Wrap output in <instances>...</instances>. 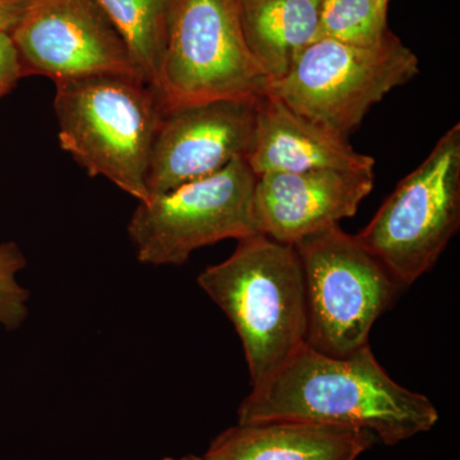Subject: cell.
<instances>
[{
  "mask_svg": "<svg viewBox=\"0 0 460 460\" xmlns=\"http://www.w3.org/2000/svg\"><path fill=\"white\" fill-rule=\"evenodd\" d=\"M11 36L25 75H45L54 84L100 75L144 80L95 0H31Z\"/></svg>",
  "mask_w": 460,
  "mask_h": 460,
  "instance_id": "9",
  "label": "cell"
},
{
  "mask_svg": "<svg viewBox=\"0 0 460 460\" xmlns=\"http://www.w3.org/2000/svg\"><path fill=\"white\" fill-rule=\"evenodd\" d=\"M459 226L460 124H454L356 238L404 288L432 269Z\"/></svg>",
  "mask_w": 460,
  "mask_h": 460,
  "instance_id": "6",
  "label": "cell"
},
{
  "mask_svg": "<svg viewBox=\"0 0 460 460\" xmlns=\"http://www.w3.org/2000/svg\"><path fill=\"white\" fill-rule=\"evenodd\" d=\"M26 268V257L13 242L0 244V326L20 328L29 316V290L17 280Z\"/></svg>",
  "mask_w": 460,
  "mask_h": 460,
  "instance_id": "17",
  "label": "cell"
},
{
  "mask_svg": "<svg viewBox=\"0 0 460 460\" xmlns=\"http://www.w3.org/2000/svg\"><path fill=\"white\" fill-rule=\"evenodd\" d=\"M438 420L434 402L396 383L370 344L345 357L304 344L252 385L238 408V423L296 420L366 429L389 447L431 431Z\"/></svg>",
  "mask_w": 460,
  "mask_h": 460,
  "instance_id": "1",
  "label": "cell"
},
{
  "mask_svg": "<svg viewBox=\"0 0 460 460\" xmlns=\"http://www.w3.org/2000/svg\"><path fill=\"white\" fill-rule=\"evenodd\" d=\"M23 75L22 63L11 33L0 32V98L13 89Z\"/></svg>",
  "mask_w": 460,
  "mask_h": 460,
  "instance_id": "18",
  "label": "cell"
},
{
  "mask_svg": "<svg viewBox=\"0 0 460 460\" xmlns=\"http://www.w3.org/2000/svg\"><path fill=\"white\" fill-rule=\"evenodd\" d=\"M377 443L359 429L296 420L237 423L211 441L205 460H357Z\"/></svg>",
  "mask_w": 460,
  "mask_h": 460,
  "instance_id": "13",
  "label": "cell"
},
{
  "mask_svg": "<svg viewBox=\"0 0 460 460\" xmlns=\"http://www.w3.org/2000/svg\"><path fill=\"white\" fill-rule=\"evenodd\" d=\"M390 0H321L319 39H330L356 47L383 40Z\"/></svg>",
  "mask_w": 460,
  "mask_h": 460,
  "instance_id": "16",
  "label": "cell"
},
{
  "mask_svg": "<svg viewBox=\"0 0 460 460\" xmlns=\"http://www.w3.org/2000/svg\"><path fill=\"white\" fill-rule=\"evenodd\" d=\"M321 0H239L248 49L270 83L289 74L296 59L319 40Z\"/></svg>",
  "mask_w": 460,
  "mask_h": 460,
  "instance_id": "14",
  "label": "cell"
},
{
  "mask_svg": "<svg viewBox=\"0 0 460 460\" xmlns=\"http://www.w3.org/2000/svg\"><path fill=\"white\" fill-rule=\"evenodd\" d=\"M122 36L145 83L156 90L172 0H95Z\"/></svg>",
  "mask_w": 460,
  "mask_h": 460,
  "instance_id": "15",
  "label": "cell"
},
{
  "mask_svg": "<svg viewBox=\"0 0 460 460\" xmlns=\"http://www.w3.org/2000/svg\"><path fill=\"white\" fill-rule=\"evenodd\" d=\"M374 186V172L337 169L259 175L253 195L257 232L295 244L354 217Z\"/></svg>",
  "mask_w": 460,
  "mask_h": 460,
  "instance_id": "11",
  "label": "cell"
},
{
  "mask_svg": "<svg viewBox=\"0 0 460 460\" xmlns=\"http://www.w3.org/2000/svg\"><path fill=\"white\" fill-rule=\"evenodd\" d=\"M246 160L257 177L320 169L374 172L376 164L347 138L296 113L270 93L257 102L255 138Z\"/></svg>",
  "mask_w": 460,
  "mask_h": 460,
  "instance_id": "12",
  "label": "cell"
},
{
  "mask_svg": "<svg viewBox=\"0 0 460 460\" xmlns=\"http://www.w3.org/2000/svg\"><path fill=\"white\" fill-rule=\"evenodd\" d=\"M56 84L59 144L91 177L147 201V172L164 107L132 75H100Z\"/></svg>",
  "mask_w": 460,
  "mask_h": 460,
  "instance_id": "3",
  "label": "cell"
},
{
  "mask_svg": "<svg viewBox=\"0 0 460 460\" xmlns=\"http://www.w3.org/2000/svg\"><path fill=\"white\" fill-rule=\"evenodd\" d=\"M270 84L244 40L239 0H172L155 90L164 109L259 100Z\"/></svg>",
  "mask_w": 460,
  "mask_h": 460,
  "instance_id": "7",
  "label": "cell"
},
{
  "mask_svg": "<svg viewBox=\"0 0 460 460\" xmlns=\"http://www.w3.org/2000/svg\"><path fill=\"white\" fill-rule=\"evenodd\" d=\"M416 54L393 33L375 45L356 47L319 39L269 93L296 113L348 138L390 91L419 74Z\"/></svg>",
  "mask_w": 460,
  "mask_h": 460,
  "instance_id": "5",
  "label": "cell"
},
{
  "mask_svg": "<svg viewBox=\"0 0 460 460\" xmlns=\"http://www.w3.org/2000/svg\"><path fill=\"white\" fill-rule=\"evenodd\" d=\"M163 460H205V459L202 458V456H192V454H190V456H180V458H172V456H168V458H164Z\"/></svg>",
  "mask_w": 460,
  "mask_h": 460,
  "instance_id": "20",
  "label": "cell"
},
{
  "mask_svg": "<svg viewBox=\"0 0 460 460\" xmlns=\"http://www.w3.org/2000/svg\"><path fill=\"white\" fill-rule=\"evenodd\" d=\"M293 246L305 277V344L332 357L361 349L402 287L339 224Z\"/></svg>",
  "mask_w": 460,
  "mask_h": 460,
  "instance_id": "4",
  "label": "cell"
},
{
  "mask_svg": "<svg viewBox=\"0 0 460 460\" xmlns=\"http://www.w3.org/2000/svg\"><path fill=\"white\" fill-rule=\"evenodd\" d=\"M256 181L247 160L238 157L217 174L138 202L128 224L138 261L181 266L199 248L257 234Z\"/></svg>",
  "mask_w": 460,
  "mask_h": 460,
  "instance_id": "8",
  "label": "cell"
},
{
  "mask_svg": "<svg viewBox=\"0 0 460 460\" xmlns=\"http://www.w3.org/2000/svg\"><path fill=\"white\" fill-rule=\"evenodd\" d=\"M259 100L220 99L164 109L148 166L150 198L217 174L238 157L247 159Z\"/></svg>",
  "mask_w": 460,
  "mask_h": 460,
  "instance_id": "10",
  "label": "cell"
},
{
  "mask_svg": "<svg viewBox=\"0 0 460 460\" xmlns=\"http://www.w3.org/2000/svg\"><path fill=\"white\" fill-rule=\"evenodd\" d=\"M31 0H0V32L11 33L25 16Z\"/></svg>",
  "mask_w": 460,
  "mask_h": 460,
  "instance_id": "19",
  "label": "cell"
},
{
  "mask_svg": "<svg viewBox=\"0 0 460 460\" xmlns=\"http://www.w3.org/2000/svg\"><path fill=\"white\" fill-rule=\"evenodd\" d=\"M198 283L234 326L252 385L305 344V277L293 244L260 233L239 239L234 252L206 268Z\"/></svg>",
  "mask_w": 460,
  "mask_h": 460,
  "instance_id": "2",
  "label": "cell"
}]
</instances>
